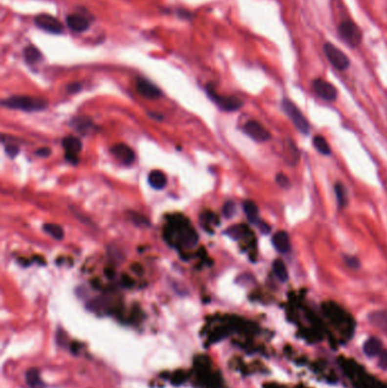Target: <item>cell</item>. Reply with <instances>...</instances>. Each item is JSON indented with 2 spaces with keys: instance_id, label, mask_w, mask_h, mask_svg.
Here are the masks:
<instances>
[{
  "instance_id": "6da1fadb",
  "label": "cell",
  "mask_w": 387,
  "mask_h": 388,
  "mask_svg": "<svg viewBox=\"0 0 387 388\" xmlns=\"http://www.w3.org/2000/svg\"><path fill=\"white\" fill-rule=\"evenodd\" d=\"M166 238L172 239L175 245L189 248V246L195 244L198 236H196L194 229L190 227L188 223L178 221V223L172 224L171 229L167 228Z\"/></svg>"
},
{
  "instance_id": "7a4b0ae2",
  "label": "cell",
  "mask_w": 387,
  "mask_h": 388,
  "mask_svg": "<svg viewBox=\"0 0 387 388\" xmlns=\"http://www.w3.org/2000/svg\"><path fill=\"white\" fill-rule=\"evenodd\" d=\"M2 106L10 109H19V110L23 111H39L47 107V101L40 98L14 96L2 100Z\"/></svg>"
},
{
  "instance_id": "3957f363",
  "label": "cell",
  "mask_w": 387,
  "mask_h": 388,
  "mask_svg": "<svg viewBox=\"0 0 387 388\" xmlns=\"http://www.w3.org/2000/svg\"><path fill=\"white\" fill-rule=\"evenodd\" d=\"M339 35L347 45L352 48L358 47L362 41V32L359 26L350 20L344 21L339 26Z\"/></svg>"
},
{
  "instance_id": "277c9868",
  "label": "cell",
  "mask_w": 387,
  "mask_h": 388,
  "mask_svg": "<svg viewBox=\"0 0 387 388\" xmlns=\"http://www.w3.org/2000/svg\"><path fill=\"white\" fill-rule=\"evenodd\" d=\"M281 107H283V110L285 114H286L292 122L295 128H297L301 133L307 134L309 132V123L307 121V118L302 115V112L300 109H299L297 106H295L293 102H292L290 99H283L281 101Z\"/></svg>"
},
{
  "instance_id": "5b68a950",
  "label": "cell",
  "mask_w": 387,
  "mask_h": 388,
  "mask_svg": "<svg viewBox=\"0 0 387 388\" xmlns=\"http://www.w3.org/2000/svg\"><path fill=\"white\" fill-rule=\"evenodd\" d=\"M323 52H325L327 59L336 69L345 70L350 66V59L344 52L334 45L330 42H326L323 44Z\"/></svg>"
},
{
  "instance_id": "8992f818",
  "label": "cell",
  "mask_w": 387,
  "mask_h": 388,
  "mask_svg": "<svg viewBox=\"0 0 387 388\" xmlns=\"http://www.w3.org/2000/svg\"><path fill=\"white\" fill-rule=\"evenodd\" d=\"M34 23L39 29L51 34H61L64 30L61 21L54 16L48 15V14H41V15L35 17Z\"/></svg>"
},
{
  "instance_id": "52a82bcc",
  "label": "cell",
  "mask_w": 387,
  "mask_h": 388,
  "mask_svg": "<svg viewBox=\"0 0 387 388\" xmlns=\"http://www.w3.org/2000/svg\"><path fill=\"white\" fill-rule=\"evenodd\" d=\"M312 89H314V91L317 93V96L326 101L333 102L337 99L336 87L325 80L316 79L314 82H312Z\"/></svg>"
},
{
  "instance_id": "ba28073f",
  "label": "cell",
  "mask_w": 387,
  "mask_h": 388,
  "mask_svg": "<svg viewBox=\"0 0 387 388\" xmlns=\"http://www.w3.org/2000/svg\"><path fill=\"white\" fill-rule=\"evenodd\" d=\"M63 147L65 149V157L66 160H68L70 164L76 165L79 161V156L81 149H82V143L75 136H66L63 140Z\"/></svg>"
},
{
  "instance_id": "9c48e42d",
  "label": "cell",
  "mask_w": 387,
  "mask_h": 388,
  "mask_svg": "<svg viewBox=\"0 0 387 388\" xmlns=\"http://www.w3.org/2000/svg\"><path fill=\"white\" fill-rule=\"evenodd\" d=\"M244 132L246 133V135H249L256 142H266L272 137L269 130L256 121H250L246 123L244 126Z\"/></svg>"
},
{
  "instance_id": "30bf717a",
  "label": "cell",
  "mask_w": 387,
  "mask_h": 388,
  "mask_svg": "<svg viewBox=\"0 0 387 388\" xmlns=\"http://www.w3.org/2000/svg\"><path fill=\"white\" fill-rule=\"evenodd\" d=\"M208 96L223 109L226 111H234L237 110L242 107L243 102H242L238 98L235 97H221L216 92H214L213 90H208Z\"/></svg>"
},
{
  "instance_id": "8fae6325",
  "label": "cell",
  "mask_w": 387,
  "mask_h": 388,
  "mask_svg": "<svg viewBox=\"0 0 387 388\" xmlns=\"http://www.w3.org/2000/svg\"><path fill=\"white\" fill-rule=\"evenodd\" d=\"M110 151L111 153L114 154L116 159H118L124 165H131L135 159L134 151H133L129 147L126 146V144H122V143L116 144V146L111 148Z\"/></svg>"
},
{
  "instance_id": "7c38bea8",
  "label": "cell",
  "mask_w": 387,
  "mask_h": 388,
  "mask_svg": "<svg viewBox=\"0 0 387 388\" xmlns=\"http://www.w3.org/2000/svg\"><path fill=\"white\" fill-rule=\"evenodd\" d=\"M136 89L141 96L149 98V99H157L163 96L159 87H157L154 84L149 82L148 80L139 79L138 83H136Z\"/></svg>"
},
{
  "instance_id": "4fadbf2b",
  "label": "cell",
  "mask_w": 387,
  "mask_h": 388,
  "mask_svg": "<svg viewBox=\"0 0 387 388\" xmlns=\"http://www.w3.org/2000/svg\"><path fill=\"white\" fill-rule=\"evenodd\" d=\"M66 23H67L69 29L73 30L74 32H84L90 26L89 20L82 15H77V14L68 15L67 19H66Z\"/></svg>"
},
{
  "instance_id": "5bb4252c",
  "label": "cell",
  "mask_w": 387,
  "mask_h": 388,
  "mask_svg": "<svg viewBox=\"0 0 387 388\" xmlns=\"http://www.w3.org/2000/svg\"><path fill=\"white\" fill-rule=\"evenodd\" d=\"M273 245L280 253H287L291 250V241L287 233L279 232L273 236Z\"/></svg>"
},
{
  "instance_id": "9a60e30c",
  "label": "cell",
  "mask_w": 387,
  "mask_h": 388,
  "mask_svg": "<svg viewBox=\"0 0 387 388\" xmlns=\"http://www.w3.org/2000/svg\"><path fill=\"white\" fill-rule=\"evenodd\" d=\"M383 351L382 342L376 337H370L368 341L365 342L364 344V352L365 354L369 358H375L378 356L379 353Z\"/></svg>"
},
{
  "instance_id": "2e32d148",
  "label": "cell",
  "mask_w": 387,
  "mask_h": 388,
  "mask_svg": "<svg viewBox=\"0 0 387 388\" xmlns=\"http://www.w3.org/2000/svg\"><path fill=\"white\" fill-rule=\"evenodd\" d=\"M149 184L156 190H161L167 185V176L161 171H152L149 174Z\"/></svg>"
},
{
  "instance_id": "e0dca14e",
  "label": "cell",
  "mask_w": 387,
  "mask_h": 388,
  "mask_svg": "<svg viewBox=\"0 0 387 388\" xmlns=\"http://www.w3.org/2000/svg\"><path fill=\"white\" fill-rule=\"evenodd\" d=\"M26 384L30 388H45V384L42 382L40 372L38 369H29L26 372Z\"/></svg>"
},
{
  "instance_id": "ac0fdd59",
  "label": "cell",
  "mask_w": 387,
  "mask_h": 388,
  "mask_svg": "<svg viewBox=\"0 0 387 388\" xmlns=\"http://www.w3.org/2000/svg\"><path fill=\"white\" fill-rule=\"evenodd\" d=\"M369 320L375 327L387 334V311H376L369 316Z\"/></svg>"
},
{
  "instance_id": "d6986e66",
  "label": "cell",
  "mask_w": 387,
  "mask_h": 388,
  "mask_svg": "<svg viewBox=\"0 0 387 388\" xmlns=\"http://www.w3.org/2000/svg\"><path fill=\"white\" fill-rule=\"evenodd\" d=\"M244 213L248 217L250 223L257 224L259 221V210L257 204L253 201H245L244 202Z\"/></svg>"
},
{
  "instance_id": "ffe728a7",
  "label": "cell",
  "mask_w": 387,
  "mask_h": 388,
  "mask_svg": "<svg viewBox=\"0 0 387 388\" xmlns=\"http://www.w3.org/2000/svg\"><path fill=\"white\" fill-rule=\"evenodd\" d=\"M24 58H25V62L27 64H35V63H39L41 61L42 55L38 48L33 47V45H29L24 50Z\"/></svg>"
},
{
  "instance_id": "44dd1931",
  "label": "cell",
  "mask_w": 387,
  "mask_h": 388,
  "mask_svg": "<svg viewBox=\"0 0 387 388\" xmlns=\"http://www.w3.org/2000/svg\"><path fill=\"white\" fill-rule=\"evenodd\" d=\"M273 270L275 273L276 277L279 278L280 281H287L288 280V273L286 267H285V263L283 262V260L277 259L274 261L273 263Z\"/></svg>"
},
{
  "instance_id": "7402d4cb",
  "label": "cell",
  "mask_w": 387,
  "mask_h": 388,
  "mask_svg": "<svg viewBox=\"0 0 387 388\" xmlns=\"http://www.w3.org/2000/svg\"><path fill=\"white\" fill-rule=\"evenodd\" d=\"M314 146L317 150L319 151L322 154H325V156H328L332 152V150H330V147L328 142H327L326 139L323 136H320V135H317L314 137Z\"/></svg>"
},
{
  "instance_id": "603a6c76",
  "label": "cell",
  "mask_w": 387,
  "mask_h": 388,
  "mask_svg": "<svg viewBox=\"0 0 387 388\" xmlns=\"http://www.w3.org/2000/svg\"><path fill=\"white\" fill-rule=\"evenodd\" d=\"M43 231L47 233L48 235H50L51 237L55 239H63L64 237V229H63L57 224H45L43 226Z\"/></svg>"
},
{
  "instance_id": "cb8c5ba5",
  "label": "cell",
  "mask_w": 387,
  "mask_h": 388,
  "mask_svg": "<svg viewBox=\"0 0 387 388\" xmlns=\"http://www.w3.org/2000/svg\"><path fill=\"white\" fill-rule=\"evenodd\" d=\"M335 193H336V197H337V202H339V206L341 208L345 207L346 203H347L346 190L344 189V186L342 184H340V183H337V184L335 185Z\"/></svg>"
},
{
  "instance_id": "d4e9b609",
  "label": "cell",
  "mask_w": 387,
  "mask_h": 388,
  "mask_svg": "<svg viewBox=\"0 0 387 388\" xmlns=\"http://www.w3.org/2000/svg\"><path fill=\"white\" fill-rule=\"evenodd\" d=\"M186 378H188V375H186L185 371H183V370H177V371L173 375V377H172V384L175 386H179L185 383Z\"/></svg>"
},
{
  "instance_id": "484cf974",
  "label": "cell",
  "mask_w": 387,
  "mask_h": 388,
  "mask_svg": "<svg viewBox=\"0 0 387 388\" xmlns=\"http://www.w3.org/2000/svg\"><path fill=\"white\" fill-rule=\"evenodd\" d=\"M246 231H249V229L245 226H236V227L228 229V234H230L232 237H234V238H240L241 236H243L245 234Z\"/></svg>"
},
{
  "instance_id": "4316f807",
  "label": "cell",
  "mask_w": 387,
  "mask_h": 388,
  "mask_svg": "<svg viewBox=\"0 0 387 388\" xmlns=\"http://www.w3.org/2000/svg\"><path fill=\"white\" fill-rule=\"evenodd\" d=\"M276 182H277V184L280 186V188H283V189L290 188V181H288V178L283 174H279L276 176Z\"/></svg>"
},
{
  "instance_id": "83f0119b",
  "label": "cell",
  "mask_w": 387,
  "mask_h": 388,
  "mask_svg": "<svg viewBox=\"0 0 387 388\" xmlns=\"http://www.w3.org/2000/svg\"><path fill=\"white\" fill-rule=\"evenodd\" d=\"M378 366L383 370H387V350H383L378 355Z\"/></svg>"
},
{
  "instance_id": "f1b7e54d",
  "label": "cell",
  "mask_w": 387,
  "mask_h": 388,
  "mask_svg": "<svg viewBox=\"0 0 387 388\" xmlns=\"http://www.w3.org/2000/svg\"><path fill=\"white\" fill-rule=\"evenodd\" d=\"M345 261L347 266L351 268H359V266H360L359 260L357 258H354V257H345Z\"/></svg>"
},
{
  "instance_id": "f546056e",
  "label": "cell",
  "mask_w": 387,
  "mask_h": 388,
  "mask_svg": "<svg viewBox=\"0 0 387 388\" xmlns=\"http://www.w3.org/2000/svg\"><path fill=\"white\" fill-rule=\"evenodd\" d=\"M234 210H235V208H234L233 203H232V202L226 203V206H225V208H224L225 216H226V217H232V216H233V214H234Z\"/></svg>"
},
{
  "instance_id": "4dcf8cb0",
  "label": "cell",
  "mask_w": 387,
  "mask_h": 388,
  "mask_svg": "<svg viewBox=\"0 0 387 388\" xmlns=\"http://www.w3.org/2000/svg\"><path fill=\"white\" fill-rule=\"evenodd\" d=\"M19 148L15 147V146H7L6 147V153L8 154L10 158H14L17 156V153H19Z\"/></svg>"
},
{
  "instance_id": "1f68e13d",
  "label": "cell",
  "mask_w": 387,
  "mask_h": 388,
  "mask_svg": "<svg viewBox=\"0 0 387 388\" xmlns=\"http://www.w3.org/2000/svg\"><path fill=\"white\" fill-rule=\"evenodd\" d=\"M81 87L82 86H81L80 83H73V84H69V86H67V91L69 93H76L81 90Z\"/></svg>"
},
{
  "instance_id": "d6a6232c",
  "label": "cell",
  "mask_w": 387,
  "mask_h": 388,
  "mask_svg": "<svg viewBox=\"0 0 387 388\" xmlns=\"http://www.w3.org/2000/svg\"><path fill=\"white\" fill-rule=\"evenodd\" d=\"M50 149H49V148H41V149H39L38 151H37V154L39 157H42V158H45V157H48L49 154H50Z\"/></svg>"
},
{
  "instance_id": "836d02e7",
  "label": "cell",
  "mask_w": 387,
  "mask_h": 388,
  "mask_svg": "<svg viewBox=\"0 0 387 388\" xmlns=\"http://www.w3.org/2000/svg\"><path fill=\"white\" fill-rule=\"evenodd\" d=\"M122 283H123V285H124L125 287H132L133 285H134V281L132 280V278L126 277V276H124V277L122 278Z\"/></svg>"
},
{
  "instance_id": "e575fe53",
  "label": "cell",
  "mask_w": 387,
  "mask_h": 388,
  "mask_svg": "<svg viewBox=\"0 0 387 388\" xmlns=\"http://www.w3.org/2000/svg\"><path fill=\"white\" fill-rule=\"evenodd\" d=\"M260 229H261L262 233H265V234H267V233H269L270 227L268 226V225H266L265 223H260Z\"/></svg>"
}]
</instances>
